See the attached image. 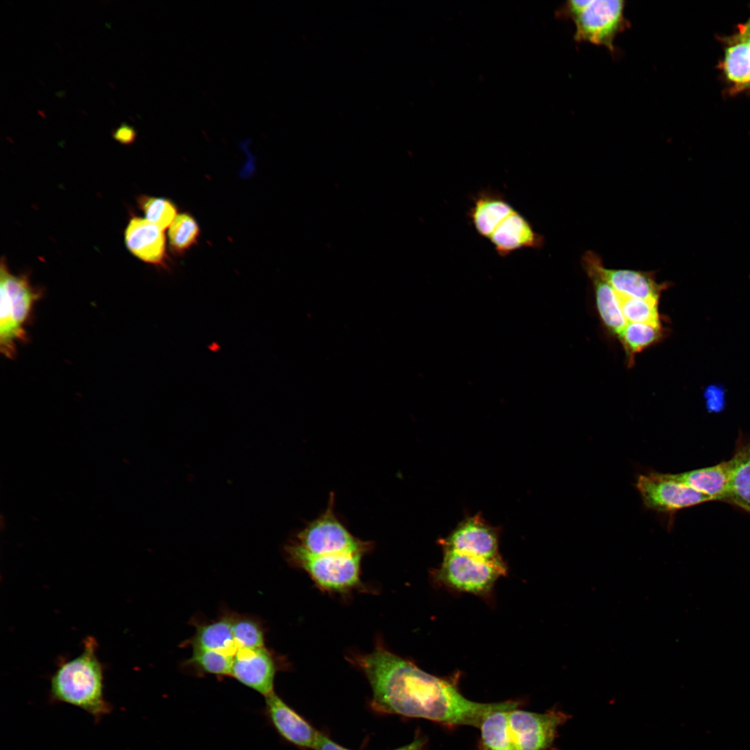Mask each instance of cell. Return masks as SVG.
I'll return each instance as SVG.
<instances>
[{"instance_id":"obj_1","label":"cell","mask_w":750,"mask_h":750,"mask_svg":"<svg viewBox=\"0 0 750 750\" xmlns=\"http://www.w3.org/2000/svg\"><path fill=\"white\" fill-rule=\"evenodd\" d=\"M366 676L377 713L422 718L448 726L479 728L490 713L488 703L466 699L456 685L430 674L378 644L352 661Z\"/></svg>"},{"instance_id":"obj_2","label":"cell","mask_w":750,"mask_h":750,"mask_svg":"<svg viewBox=\"0 0 750 750\" xmlns=\"http://www.w3.org/2000/svg\"><path fill=\"white\" fill-rule=\"evenodd\" d=\"M52 699L84 710L99 719L111 710L103 696V669L97 655V642L84 641L83 651L62 662L51 678Z\"/></svg>"},{"instance_id":"obj_3","label":"cell","mask_w":750,"mask_h":750,"mask_svg":"<svg viewBox=\"0 0 750 750\" xmlns=\"http://www.w3.org/2000/svg\"><path fill=\"white\" fill-rule=\"evenodd\" d=\"M0 290V350L6 358L13 359L18 344L27 342L26 326L42 292L31 285L26 274L10 273L3 259L1 262Z\"/></svg>"},{"instance_id":"obj_4","label":"cell","mask_w":750,"mask_h":750,"mask_svg":"<svg viewBox=\"0 0 750 750\" xmlns=\"http://www.w3.org/2000/svg\"><path fill=\"white\" fill-rule=\"evenodd\" d=\"M624 7L622 0H570L556 11V16L573 20L576 41L603 46L613 51L617 35L628 24Z\"/></svg>"},{"instance_id":"obj_5","label":"cell","mask_w":750,"mask_h":750,"mask_svg":"<svg viewBox=\"0 0 750 750\" xmlns=\"http://www.w3.org/2000/svg\"><path fill=\"white\" fill-rule=\"evenodd\" d=\"M335 495L330 494L328 506L323 514L310 522L292 542L300 551L311 556L337 553H365L371 543L351 535L339 521L334 512Z\"/></svg>"},{"instance_id":"obj_6","label":"cell","mask_w":750,"mask_h":750,"mask_svg":"<svg viewBox=\"0 0 750 750\" xmlns=\"http://www.w3.org/2000/svg\"><path fill=\"white\" fill-rule=\"evenodd\" d=\"M285 551L290 560L305 570L323 590L344 592L360 584V562L364 553L311 556L292 543Z\"/></svg>"},{"instance_id":"obj_7","label":"cell","mask_w":750,"mask_h":750,"mask_svg":"<svg viewBox=\"0 0 750 750\" xmlns=\"http://www.w3.org/2000/svg\"><path fill=\"white\" fill-rule=\"evenodd\" d=\"M444 551L438 578L456 590L475 594L488 593L506 572L503 560L488 561L453 551Z\"/></svg>"},{"instance_id":"obj_8","label":"cell","mask_w":750,"mask_h":750,"mask_svg":"<svg viewBox=\"0 0 750 750\" xmlns=\"http://www.w3.org/2000/svg\"><path fill=\"white\" fill-rule=\"evenodd\" d=\"M635 486L644 505L660 513H669L712 501L710 497L671 478L669 474H640Z\"/></svg>"},{"instance_id":"obj_9","label":"cell","mask_w":750,"mask_h":750,"mask_svg":"<svg viewBox=\"0 0 750 750\" xmlns=\"http://www.w3.org/2000/svg\"><path fill=\"white\" fill-rule=\"evenodd\" d=\"M568 718L558 710L538 713L515 708L508 711L510 728L518 750H547L558 727Z\"/></svg>"},{"instance_id":"obj_10","label":"cell","mask_w":750,"mask_h":750,"mask_svg":"<svg viewBox=\"0 0 750 750\" xmlns=\"http://www.w3.org/2000/svg\"><path fill=\"white\" fill-rule=\"evenodd\" d=\"M444 550H450L488 561L502 560L494 528L478 516L469 517L443 539Z\"/></svg>"},{"instance_id":"obj_11","label":"cell","mask_w":750,"mask_h":750,"mask_svg":"<svg viewBox=\"0 0 750 750\" xmlns=\"http://www.w3.org/2000/svg\"><path fill=\"white\" fill-rule=\"evenodd\" d=\"M262 714L284 741L302 749H313L319 731L274 691L265 697Z\"/></svg>"},{"instance_id":"obj_12","label":"cell","mask_w":750,"mask_h":750,"mask_svg":"<svg viewBox=\"0 0 750 750\" xmlns=\"http://www.w3.org/2000/svg\"><path fill=\"white\" fill-rule=\"evenodd\" d=\"M276 665L264 647L238 649L234 655L231 676L266 697L274 692Z\"/></svg>"},{"instance_id":"obj_13","label":"cell","mask_w":750,"mask_h":750,"mask_svg":"<svg viewBox=\"0 0 750 750\" xmlns=\"http://www.w3.org/2000/svg\"><path fill=\"white\" fill-rule=\"evenodd\" d=\"M590 251L593 264L602 277L619 294L645 299L659 300L661 292L667 283H658L652 272L626 269H608L601 257Z\"/></svg>"},{"instance_id":"obj_14","label":"cell","mask_w":750,"mask_h":750,"mask_svg":"<svg viewBox=\"0 0 750 750\" xmlns=\"http://www.w3.org/2000/svg\"><path fill=\"white\" fill-rule=\"evenodd\" d=\"M488 240L501 258L523 249H540L545 244L544 235L516 209L499 224Z\"/></svg>"},{"instance_id":"obj_15","label":"cell","mask_w":750,"mask_h":750,"mask_svg":"<svg viewBox=\"0 0 750 750\" xmlns=\"http://www.w3.org/2000/svg\"><path fill=\"white\" fill-rule=\"evenodd\" d=\"M472 201L467 217L477 234L487 240L515 209L503 193L489 188L478 191Z\"/></svg>"},{"instance_id":"obj_16","label":"cell","mask_w":750,"mask_h":750,"mask_svg":"<svg viewBox=\"0 0 750 750\" xmlns=\"http://www.w3.org/2000/svg\"><path fill=\"white\" fill-rule=\"evenodd\" d=\"M128 250L144 262L164 265L166 240L163 231L147 219L133 217L125 231Z\"/></svg>"},{"instance_id":"obj_17","label":"cell","mask_w":750,"mask_h":750,"mask_svg":"<svg viewBox=\"0 0 750 750\" xmlns=\"http://www.w3.org/2000/svg\"><path fill=\"white\" fill-rule=\"evenodd\" d=\"M582 264L592 281L596 306L602 322L610 332L619 337L627 322L622 312L617 292L594 267L590 251L583 256Z\"/></svg>"},{"instance_id":"obj_18","label":"cell","mask_w":750,"mask_h":750,"mask_svg":"<svg viewBox=\"0 0 750 750\" xmlns=\"http://www.w3.org/2000/svg\"><path fill=\"white\" fill-rule=\"evenodd\" d=\"M673 479L692 488L712 500L730 499L728 461L679 474H669Z\"/></svg>"},{"instance_id":"obj_19","label":"cell","mask_w":750,"mask_h":750,"mask_svg":"<svg viewBox=\"0 0 750 750\" xmlns=\"http://www.w3.org/2000/svg\"><path fill=\"white\" fill-rule=\"evenodd\" d=\"M233 615L196 626L191 639L193 649H206L235 654L238 650L233 633Z\"/></svg>"},{"instance_id":"obj_20","label":"cell","mask_w":750,"mask_h":750,"mask_svg":"<svg viewBox=\"0 0 750 750\" xmlns=\"http://www.w3.org/2000/svg\"><path fill=\"white\" fill-rule=\"evenodd\" d=\"M508 711H494L483 721L479 727L483 750H518L510 728Z\"/></svg>"},{"instance_id":"obj_21","label":"cell","mask_w":750,"mask_h":750,"mask_svg":"<svg viewBox=\"0 0 750 750\" xmlns=\"http://www.w3.org/2000/svg\"><path fill=\"white\" fill-rule=\"evenodd\" d=\"M731 497L735 504L750 506V442L728 460Z\"/></svg>"},{"instance_id":"obj_22","label":"cell","mask_w":750,"mask_h":750,"mask_svg":"<svg viewBox=\"0 0 750 750\" xmlns=\"http://www.w3.org/2000/svg\"><path fill=\"white\" fill-rule=\"evenodd\" d=\"M234 655L218 651L193 649L192 656L185 665L199 674L231 676Z\"/></svg>"},{"instance_id":"obj_23","label":"cell","mask_w":750,"mask_h":750,"mask_svg":"<svg viewBox=\"0 0 750 750\" xmlns=\"http://www.w3.org/2000/svg\"><path fill=\"white\" fill-rule=\"evenodd\" d=\"M663 335L662 325L627 323L619 336L629 358L656 343Z\"/></svg>"},{"instance_id":"obj_24","label":"cell","mask_w":750,"mask_h":750,"mask_svg":"<svg viewBox=\"0 0 750 750\" xmlns=\"http://www.w3.org/2000/svg\"><path fill=\"white\" fill-rule=\"evenodd\" d=\"M724 69L728 78L733 83L750 86V53L746 41H740L729 47L725 53Z\"/></svg>"},{"instance_id":"obj_25","label":"cell","mask_w":750,"mask_h":750,"mask_svg":"<svg viewBox=\"0 0 750 750\" xmlns=\"http://www.w3.org/2000/svg\"><path fill=\"white\" fill-rule=\"evenodd\" d=\"M622 312L627 323L661 325L658 310L659 300L630 297L617 293Z\"/></svg>"},{"instance_id":"obj_26","label":"cell","mask_w":750,"mask_h":750,"mask_svg":"<svg viewBox=\"0 0 750 750\" xmlns=\"http://www.w3.org/2000/svg\"><path fill=\"white\" fill-rule=\"evenodd\" d=\"M199 233V225L190 215H176L168 231L171 249L176 253H183L197 242Z\"/></svg>"},{"instance_id":"obj_27","label":"cell","mask_w":750,"mask_h":750,"mask_svg":"<svg viewBox=\"0 0 750 750\" xmlns=\"http://www.w3.org/2000/svg\"><path fill=\"white\" fill-rule=\"evenodd\" d=\"M138 201L146 219L162 230L169 227L176 216V208L168 199L142 195Z\"/></svg>"},{"instance_id":"obj_28","label":"cell","mask_w":750,"mask_h":750,"mask_svg":"<svg viewBox=\"0 0 750 750\" xmlns=\"http://www.w3.org/2000/svg\"><path fill=\"white\" fill-rule=\"evenodd\" d=\"M233 633L238 650L264 647V633L261 626L252 618L233 616Z\"/></svg>"},{"instance_id":"obj_29","label":"cell","mask_w":750,"mask_h":750,"mask_svg":"<svg viewBox=\"0 0 750 750\" xmlns=\"http://www.w3.org/2000/svg\"><path fill=\"white\" fill-rule=\"evenodd\" d=\"M724 388L719 385H710L704 391L707 407L711 410H718L724 404Z\"/></svg>"},{"instance_id":"obj_30","label":"cell","mask_w":750,"mask_h":750,"mask_svg":"<svg viewBox=\"0 0 750 750\" xmlns=\"http://www.w3.org/2000/svg\"><path fill=\"white\" fill-rule=\"evenodd\" d=\"M112 136L119 142L124 144H129L135 141L136 131L133 126L123 123L115 130Z\"/></svg>"},{"instance_id":"obj_31","label":"cell","mask_w":750,"mask_h":750,"mask_svg":"<svg viewBox=\"0 0 750 750\" xmlns=\"http://www.w3.org/2000/svg\"><path fill=\"white\" fill-rule=\"evenodd\" d=\"M313 750H351L331 740L325 734L319 732Z\"/></svg>"},{"instance_id":"obj_32","label":"cell","mask_w":750,"mask_h":750,"mask_svg":"<svg viewBox=\"0 0 750 750\" xmlns=\"http://www.w3.org/2000/svg\"><path fill=\"white\" fill-rule=\"evenodd\" d=\"M426 742V738L422 737L417 738L410 744L399 747L394 750H422Z\"/></svg>"},{"instance_id":"obj_33","label":"cell","mask_w":750,"mask_h":750,"mask_svg":"<svg viewBox=\"0 0 750 750\" xmlns=\"http://www.w3.org/2000/svg\"><path fill=\"white\" fill-rule=\"evenodd\" d=\"M208 349L212 353H217L221 349V345L217 342H212L208 345Z\"/></svg>"},{"instance_id":"obj_34","label":"cell","mask_w":750,"mask_h":750,"mask_svg":"<svg viewBox=\"0 0 750 750\" xmlns=\"http://www.w3.org/2000/svg\"><path fill=\"white\" fill-rule=\"evenodd\" d=\"M747 35H750V19L747 22V24L744 26V28H743L742 31V36H747Z\"/></svg>"},{"instance_id":"obj_35","label":"cell","mask_w":750,"mask_h":750,"mask_svg":"<svg viewBox=\"0 0 750 750\" xmlns=\"http://www.w3.org/2000/svg\"><path fill=\"white\" fill-rule=\"evenodd\" d=\"M741 39H742V40H744V41L747 42V43L748 44V47H749V53H750V35L742 36Z\"/></svg>"},{"instance_id":"obj_36","label":"cell","mask_w":750,"mask_h":750,"mask_svg":"<svg viewBox=\"0 0 750 750\" xmlns=\"http://www.w3.org/2000/svg\"><path fill=\"white\" fill-rule=\"evenodd\" d=\"M736 505L739 506L740 507L742 508L745 510L750 512V506H746V505H744V504H741V503H736Z\"/></svg>"}]
</instances>
